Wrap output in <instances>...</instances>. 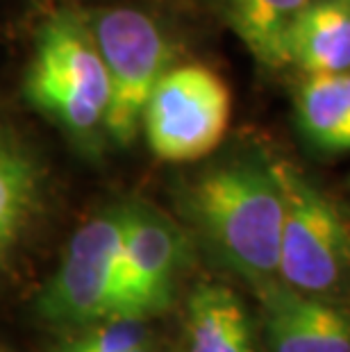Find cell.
Listing matches in <instances>:
<instances>
[{
	"label": "cell",
	"instance_id": "8",
	"mask_svg": "<svg viewBox=\"0 0 350 352\" xmlns=\"http://www.w3.org/2000/svg\"><path fill=\"white\" fill-rule=\"evenodd\" d=\"M255 294L266 352H350V307L300 294L278 277Z\"/></svg>",
	"mask_w": 350,
	"mask_h": 352
},
{
	"label": "cell",
	"instance_id": "3",
	"mask_svg": "<svg viewBox=\"0 0 350 352\" xmlns=\"http://www.w3.org/2000/svg\"><path fill=\"white\" fill-rule=\"evenodd\" d=\"M285 216L278 280L300 294L350 307V219L294 164L275 160Z\"/></svg>",
	"mask_w": 350,
	"mask_h": 352
},
{
	"label": "cell",
	"instance_id": "1",
	"mask_svg": "<svg viewBox=\"0 0 350 352\" xmlns=\"http://www.w3.org/2000/svg\"><path fill=\"white\" fill-rule=\"evenodd\" d=\"M177 209L212 257L252 289L278 277L285 216L275 160L259 146L207 162L177 186Z\"/></svg>",
	"mask_w": 350,
	"mask_h": 352
},
{
	"label": "cell",
	"instance_id": "6",
	"mask_svg": "<svg viewBox=\"0 0 350 352\" xmlns=\"http://www.w3.org/2000/svg\"><path fill=\"white\" fill-rule=\"evenodd\" d=\"M230 116L232 96L226 80L205 64H177L153 89L141 132L157 160L193 164L223 144Z\"/></svg>",
	"mask_w": 350,
	"mask_h": 352
},
{
	"label": "cell",
	"instance_id": "2",
	"mask_svg": "<svg viewBox=\"0 0 350 352\" xmlns=\"http://www.w3.org/2000/svg\"><path fill=\"white\" fill-rule=\"evenodd\" d=\"M30 107L96 153L107 141L109 80L85 10L62 7L43 21L23 78Z\"/></svg>",
	"mask_w": 350,
	"mask_h": 352
},
{
	"label": "cell",
	"instance_id": "9",
	"mask_svg": "<svg viewBox=\"0 0 350 352\" xmlns=\"http://www.w3.org/2000/svg\"><path fill=\"white\" fill-rule=\"evenodd\" d=\"M46 200L39 157L10 127L0 125V268L21 250Z\"/></svg>",
	"mask_w": 350,
	"mask_h": 352
},
{
	"label": "cell",
	"instance_id": "13",
	"mask_svg": "<svg viewBox=\"0 0 350 352\" xmlns=\"http://www.w3.org/2000/svg\"><path fill=\"white\" fill-rule=\"evenodd\" d=\"M303 137L323 153H350V71L305 76L296 94Z\"/></svg>",
	"mask_w": 350,
	"mask_h": 352
},
{
	"label": "cell",
	"instance_id": "11",
	"mask_svg": "<svg viewBox=\"0 0 350 352\" xmlns=\"http://www.w3.org/2000/svg\"><path fill=\"white\" fill-rule=\"evenodd\" d=\"M187 352H257L245 305L226 284L205 282L187 300Z\"/></svg>",
	"mask_w": 350,
	"mask_h": 352
},
{
	"label": "cell",
	"instance_id": "4",
	"mask_svg": "<svg viewBox=\"0 0 350 352\" xmlns=\"http://www.w3.org/2000/svg\"><path fill=\"white\" fill-rule=\"evenodd\" d=\"M85 19L109 80L107 141L130 148L153 89L173 66V43L157 21L137 7H96L85 10Z\"/></svg>",
	"mask_w": 350,
	"mask_h": 352
},
{
	"label": "cell",
	"instance_id": "15",
	"mask_svg": "<svg viewBox=\"0 0 350 352\" xmlns=\"http://www.w3.org/2000/svg\"><path fill=\"white\" fill-rule=\"evenodd\" d=\"M0 352H5V350H0Z\"/></svg>",
	"mask_w": 350,
	"mask_h": 352
},
{
	"label": "cell",
	"instance_id": "16",
	"mask_svg": "<svg viewBox=\"0 0 350 352\" xmlns=\"http://www.w3.org/2000/svg\"><path fill=\"white\" fill-rule=\"evenodd\" d=\"M348 3H350V0H348Z\"/></svg>",
	"mask_w": 350,
	"mask_h": 352
},
{
	"label": "cell",
	"instance_id": "14",
	"mask_svg": "<svg viewBox=\"0 0 350 352\" xmlns=\"http://www.w3.org/2000/svg\"><path fill=\"white\" fill-rule=\"evenodd\" d=\"M135 352H160V348H157V341L151 343V346H146V348H139V350H135Z\"/></svg>",
	"mask_w": 350,
	"mask_h": 352
},
{
	"label": "cell",
	"instance_id": "7",
	"mask_svg": "<svg viewBox=\"0 0 350 352\" xmlns=\"http://www.w3.org/2000/svg\"><path fill=\"white\" fill-rule=\"evenodd\" d=\"M187 261L189 239L184 230L157 207L128 200L111 318L151 320L166 311Z\"/></svg>",
	"mask_w": 350,
	"mask_h": 352
},
{
	"label": "cell",
	"instance_id": "10",
	"mask_svg": "<svg viewBox=\"0 0 350 352\" xmlns=\"http://www.w3.org/2000/svg\"><path fill=\"white\" fill-rule=\"evenodd\" d=\"M285 55L305 76L350 71L348 0H311L289 30Z\"/></svg>",
	"mask_w": 350,
	"mask_h": 352
},
{
	"label": "cell",
	"instance_id": "5",
	"mask_svg": "<svg viewBox=\"0 0 350 352\" xmlns=\"http://www.w3.org/2000/svg\"><path fill=\"white\" fill-rule=\"evenodd\" d=\"M128 200L111 202L73 232L57 271L34 300V316L55 329L111 318Z\"/></svg>",
	"mask_w": 350,
	"mask_h": 352
},
{
	"label": "cell",
	"instance_id": "12",
	"mask_svg": "<svg viewBox=\"0 0 350 352\" xmlns=\"http://www.w3.org/2000/svg\"><path fill=\"white\" fill-rule=\"evenodd\" d=\"M311 0H216V10L257 64L287 66V34Z\"/></svg>",
	"mask_w": 350,
	"mask_h": 352
}]
</instances>
